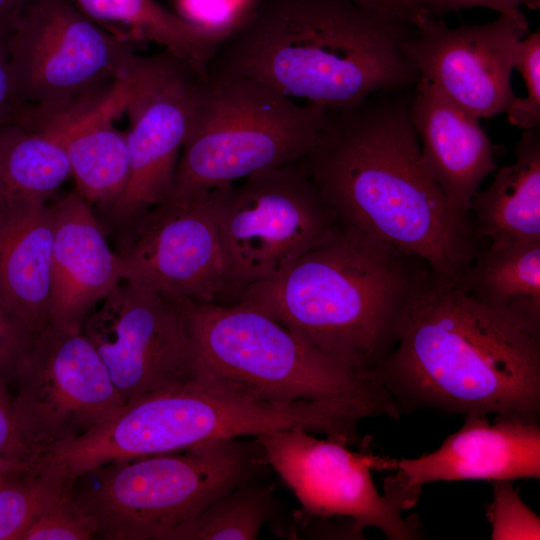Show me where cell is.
Segmentation results:
<instances>
[{"label": "cell", "instance_id": "18", "mask_svg": "<svg viewBox=\"0 0 540 540\" xmlns=\"http://www.w3.org/2000/svg\"><path fill=\"white\" fill-rule=\"evenodd\" d=\"M52 207V252L49 325L81 330L85 318L122 281L120 258L103 226L76 191Z\"/></svg>", "mask_w": 540, "mask_h": 540}, {"label": "cell", "instance_id": "16", "mask_svg": "<svg viewBox=\"0 0 540 540\" xmlns=\"http://www.w3.org/2000/svg\"><path fill=\"white\" fill-rule=\"evenodd\" d=\"M530 33L525 15L499 14L482 25L450 27L425 15L402 45L419 78L478 119L507 110L520 41Z\"/></svg>", "mask_w": 540, "mask_h": 540}, {"label": "cell", "instance_id": "36", "mask_svg": "<svg viewBox=\"0 0 540 540\" xmlns=\"http://www.w3.org/2000/svg\"><path fill=\"white\" fill-rule=\"evenodd\" d=\"M34 460H20L0 454V485L26 469Z\"/></svg>", "mask_w": 540, "mask_h": 540}, {"label": "cell", "instance_id": "23", "mask_svg": "<svg viewBox=\"0 0 540 540\" xmlns=\"http://www.w3.org/2000/svg\"><path fill=\"white\" fill-rule=\"evenodd\" d=\"M89 19L129 41L159 44L205 75L226 35L179 16L155 0H71Z\"/></svg>", "mask_w": 540, "mask_h": 540}, {"label": "cell", "instance_id": "8", "mask_svg": "<svg viewBox=\"0 0 540 540\" xmlns=\"http://www.w3.org/2000/svg\"><path fill=\"white\" fill-rule=\"evenodd\" d=\"M10 54L17 115L23 117L96 102L128 79L142 58L71 0H32L14 22Z\"/></svg>", "mask_w": 540, "mask_h": 540}, {"label": "cell", "instance_id": "34", "mask_svg": "<svg viewBox=\"0 0 540 540\" xmlns=\"http://www.w3.org/2000/svg\"><path fill=\"white\" fill-rule=\"evenodd\" d=\"M14 22L0 21V132L11 123L19 109L10 54V36Z\"/></svg>", "mask_w": 540, "mask_h": 540}, {"label": "cell", "instance_id": "13", "mask_svg": "<svg viewBox=\"0 0 540 540\" xmlns=\"http://www.w3.org/2000/svg\"><path fill=\"white\" fill-rule=\"evenodd\" d=\"M81 330L125 404L192 381L183 301L121 281Z\"/></svg>", "mask_w": 540, "mask_h": 540}, {"label": "cell", "instance_id": "22", "mask_svg": "<svg viewBox=\"0 0 540 540\" xmlns=\"http://www.w3.org/2000/svg\"><path fill=\"white\" fill-rule=\"evenodd\" d=\"M515 155L470 205L475 239H490L492 250L540 240V128L524 130Z\"/></svg>", "mask_w": 540, "mask_h": 540}, {"label": "cell", "instance_id": "24", "mask_svg": "<svg viewBox=\"0 0 540 540\" xmlns=\"http://www.w3.org/2000/svg\"><path fill=\"white\" fill-rule=\"evenodd\" d=\"M461 286L481 304L540 337V240L478 251Z\"/></svg>", "mask_w": 540, "mask_h": 540}, {"label": "cell", "instance_id": "4", "mask_svg": "<svg viewBox=\"0 0 540 540\" xmlns=\"http://www.w3.org/2000/svg\"><path fill=\"white\" fill-rule=\"evenodd\" d=\"M423 263L341 224L327 243L247 286L232 303L265 313L354 370L374 373Z\"/></svg>", "mask_w": 540, "mask_h": 540}, {"label": "cell", "instance_id": "6", "mask_svg": "<svg viewBox=\"0 0 540 540\" xmlns=\"http://www.w3.org/2000/svg\"><path fill=\"white\" fill-rule=\"evenodd\" d=\"M328 114L257 80L201 75L169 199L300 161L317 143Z\"/></svg>", "mask_w": 540, "mask_h": 540}, {"label": "cell", "instance_id": "11", "mask_svg": "<svg viewBox=\"0 0 540 540\" xmlns=\"http://www.w3.org/2000/svg\"><path fill=\"white\" fill-rule=\"evenodd\" d=\"M200 76L165 51L142 57L131 78L124 107L130 120L126 131L129 178L121 195L99 209L119 240L171 196Z\"/></svg>", "mask_w": 540, "mask_h": 540}, {"label": "cell", "instance_id": "26", "mask_svg": "<svg viewBox=\"0 0 540 540\" xmlns=\"http://www.w3.org/2000/svg\"><path fill=\"white\" fill-rule=\"evenodd\" d=\"M273 510L272 488L254 475L178 526L169 540H255Z\"/></svg>", "mask_w": 540, "mask_h": 540}, {"label": "cell", "instance_id": "30", "mask_svg": "<svg viewBox=\"0 0 540 540\" xmlns=\"http://www.w3.org/2000/svg\"><path fill=\"white\" fill-rule=\"evenodd\" d=\"M89 539H95V527L74 500L72 489L43 510L21 537V540Z\"/></svg>", "mask_w": 540, "mask_h": 540}, {"label": "cell", "instance_id": "21", "mask_svg": "<svg viewBox=\"0 0 540 540\" xmlns=\"http://www.w3.org/2000/svg\"><path fill=\"white\" fill-rule=\"evenodd\" d=\"M53 241L51 206L0 208V297L37 334L49 325Z\"/></svg>", "mask_w": 540, "mask_h": 540}, {"label": "cell", "instance_id": "31", "mask_svg": "<svg viewBox=\"0 0 540 540\" xmlns=\"http://www.w3.org/2000/svg\"><path fill=\"white\" fill-rule=\"evenodd\" d=\"M36 336L0 297V375L8 382H14L17 369Z\"/></svg>", "mask_w": 540, "mask_h": 540}, {"label": "cell", "instance_id": "10", "mask_svg": "<svg viewBox=\"0 0 540 540\" xmlns=\"http://www.w3.org/2000/svg\"><path fill=\"white\" fill-rule=\"evenodd\" d=\"M256 441L265 464L309 515L348 518L357 533L373 527L390 540L418 538L416 522L402 513L416 504L421 489L385 484L381 494L373 482L371 471L386 470L388 458L354 452L344 442L301 429L269 432Z\"/></svg>", "mask_w": 540, "mask_h": 540}, {"label": "cell", "instance_id": "33", "mask_svg": "<svg viewBox=\"0 0 540 540\" xmlns=\"http://www.w3.org/2000/svg\"><path fill=\"white\" fill-rule=\"evenodd\" d=\"M425 14L439 17L445 14L471 8H487L499 14L521 11L522 6L538 9L540 0H404Z\"/></svg>", "mask_w": 540, "mask_h": 540}, {"label": "cell", "instance_id": "35", "mask_svg": "<svg viewBox=\"0 0 540 540\" xmlns=\"http://www.w3.org/2000/svg\"><path fill=\"white\" fill-rule=\"evenodd\" d=\"M358 4L389 15H394L417 23L424 15L422 11L404 0H354Z\"/></svg>", "mask_w": 540, "mask_h": 540}, {"label": "cell", "instance_id": "32", "mask_svg": "<svg viewBox=\"0 0 540 540\" xmlns=\"http://www.w3.org/2000/svg\"><path fill=\"white\" fill-rule=\"evenodd\" d=\"M9 382L0 375V454L20 460L37 457L22 431Z\"/></svg>", "mask_w": 540, "mask_h": 540}, {"label": "cell", "instance_id": "27", "mask_svg": "<svg viewBox=\"0 0 540 540\" xmlns=\"http://www.w3.org/2000/svg\"><path fill=\"white\" fill-rule=\"evenodd\" d=\"M73 481L42 465L37 458L0 485V540L22 535L50 504L72 489Z\"/></svg>", "mask_w": 540, "mask_h": 540}, {"label": "cell", "instance_id": "5", "mask_svg": "<svg viewBox=\"0 0 540 540\" xmlns=\"http://www.w3.org/2000/svg\"><path fill=\"white\" fill-rule=\"evenodd\" d=\"M183 306L193 382L259 402L361 400L389 418L400 417L374 373L318 351L265 313L241 303L183 301Z\"/></svg>", "mask_w": 540, "mask_h": 540}, {"label": "cell", "instance_id": "25", "mask_svg": "<svg viewBox=\"0 0 540 540\" xmlns=\"http://www.w3.org/2000/svg\"><path fill=\"white\" fill-rule=\"evenodd\" d=\"M71 175L66 152L42 126L17 122L0 132V208L46 204Z\"/></svg>", "mask_w": 540, "mask_h": 540}, {"label": "cell", "instance_id": "19", "mask_svg": "<svg viewBox=\"0 0 540 540\" xmlns=\"http://www.w3.org/2000/svg\"><path fill=\"white\" fill-rule=\"evenodd\" d=\"M412 122L424 163L451 208L471 215L483 180L497 170L495 146L479 119L419 78L411 103Z\"/></svg>", "mask_w": 540, "mask_h": 540}, {"label": "cell", "instance_id": "7", "mask_svg": "<svg viewBox=\"0 0 540 540\" xmlns=\"http://www.w3.org/2000/svg\"><path fill=\"white\" fill-rule=\"evenodd\" d=\"M265 464L257 441H207L191 448L91 469L72 495L95 539L169 540L172 532Z\"/></svg>", "mask_w": 540, "mask_h": 540}, {"label": "cell", "instance_id": "3", "mask_svg": "<svg viewBox=\"0 0 540 540\" xmlns=\"http://www.w3.org/2000/svg\"><path fill=\"white\" fill-rule=\"evenodd\" d=\"M416 23L354 0H259L220 43L206 74L262 82L327 109L414 86L403 43Z\"/></svg>", "mask_w": 540, "mask_h": 540}, {"label": "cell", "instance_id": "14", "mask_svg": "<svg viewBox=\"0 0 540 540\" xmlns=\"http://www.w3.org/2000/svg\"><path fill=\"white\" fill-rule=\"evenodd\" d=\"M117 254L122 281L180 301L231 302L209 192L151 209L120 240Z\"/></svg>", "mask_w": 540, "mask_h": 540}, {"label": "cell", "instance_id": "12", "mask_svg": "<svg viewBox=\"0 0 540 540\" xmlns=\"http://www.w3.org/2000/svg\"><path fill=\"white\" fill-rule=\"evenodd\" d=\"M14 382L17 416L37 457L93 431L125 405L82 330L47 325L19 365Z\"/></svg>", "mask_w": 540, "mask_h": 540}, {"label": "cell", "instance_id": "1", "mask_svg": "<svg viewBox=\"0 0 540 540\" xmlns=\"http://www.w3.org/2000/svg\"><path fill=\"white\" fill-rule=\"evenodd\" d=\"M414 87L329 109L300 162L341 224L461 285L479 251L473 219L451 208L424 163L411 117Z\"/></svg>", "mask_w": 540, "mask_h": 540}, {"label": "cell", "instance_id": "15", "mask_svg": "<svg viewBox=\"0 0 540 540\" xmlns=\"http://www.w3.org/2000/svg\"><path fill=\"white\" fill-rule=\"evenodd\" d=\"M226 414L190 381L126 403L93 431L42 452L38 461L70 480L103 464L185 450L220 439Z\"/></svg>", "mask_w": 540, "mask_h": 540}, {"label": "cell", "instance_id": "9", "mask_svg": "<svg viewBox=\"0 0 540 540\" xmlns=\"http://www.w3.org/2000/svg\"><path fill=\"white\" fill-rule=\"evenodd\" d=\"M231 304L327 243L341 223L300 161L209 191Z\"/></svg>", "mask_w": 540, "mask_h": 540}, {"label": "cell", "instance_id": "29", "mask_svg": "<svg viewBox=\"0 0 540 540\" xmlns=\"http://www.w3.org/2000/svg\"><path fill=\"white\" fill-rule=\"evenodd\" d=\"M515 68L520 72L526 96L515 97L505 111L510 124L523 129L540 128V31L529 33L518 46Z\"/></svg>", "mask_w": 540, "mask_h": 540}, {"label": "cell", "instance_id": "37", "mask_svg": "<svg viewBox=\"0 0 540 540\" xmlns=\"http://www.w3.org/2000/svg\"><path fill=\"white\" fill-rule=\"evenodd\" d=\"M32 0H0V21L15 22Z\"/></svg>", "mask_w": 540, "mask_h": 540}, {"label": "cell", "instance_id": "2", "mask_svg": "<svg viewBox=\"0 0 540 540\" xmlns=\"http://www.w3.org/2000/svg\"><path fill=\"white\" fill-rule=\"evenodd\" d=\"M400 412L538 421L540 337L423 264L374 370Z\"/></svg>", "mask_w": 540, "mask_h": 540}, {"label": "cell", "instance_id": "20", "mask_svg": "<svg viewBox=\"0 0 540 540\" xmlns=\"http://www.w3.org/2000/svg\"><path fill=\"white\" fill-rule=\"evenodd\" d=\"M132 76L91 104L16 121L42 126L55 134L66 152L75 191L99 209L121 195L129 178L126 132L115 127L113 120L124 111Z\"/></svg>", "mask_w": 540, "mask_h": 540}, {"label": "cell", "instance_id": "28", "mask_svg": "<svg viewBox=\"0 0 540 540\" xmlns=\"http://www.w3.org/2000/svg\"><path fill=\"white\" fill-rule=\"evenodd\" d=\"M487 508L492 540H539L540 518L522 500L513 481H495Z\"/></svg>", "mask_w": 540, "mask_h": 540}, {"label": "cell", "instance_id": "17", "mask_svg": "<svg viewBox=\"0 0 540 540\" xmlns=\"http://www.w3.org/2000/svg\"><path fill=\"white\" fill-rule=\"evenodd\" d=\"M386 482L421 489L439 481L540 479V426L497 416L466 415L462 427L435 451L414 459H389Z\"/></svg>", "mask_w": 540, "mask_h": 540}]
</instances>
